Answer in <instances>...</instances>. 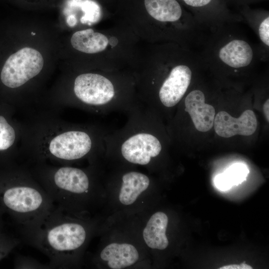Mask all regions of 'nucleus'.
<instances>
[{"mask_svg": "<svg viewBox=\"0 0 269 269\" xmlns=\"http://www.w3.org/2000/svg\"><path fill=\"white\" fill-rule=\"evenodd\" d=\"M43 64L39 51L30 47L23 48L6 60L0 74L1 81L10 88L19 87L37 76Z\"/></svg>", "mask_w": 269, "mask_h": 269, "instance_id": "obj_9", "label": "nucleus"}, {"mask_svg": "<svg viewBox=\"0 0 269 269\" xmlns=\"http://www.w3.org/2000/svg\"><path fill=\"white\" fill-rule=\"evenodd\" d=\"M99 257L110 268L122 269L135 264L138 260L139 254L132 244L113 243L106 246Z\"/></svg>", "mask_w": 269, "mask_h": 269, "instance_id": "obj_13", "label": "nucleus"}, {"mask_svg": "<svg viewBox=\"0 0 269 269\" xmlns=\"http://www.w3.org/2000/svg\"><path fill=\"white\" fill-rule=\"evenodd\" d=\"M239 13L256 34L262 62L269 58V13L264 9H253L249 5L238 7Z\"/></svg>", "mask_w": 269, "mask_h": 269, "instance_id": "obj_12", "label": "nucleus"}, {"mask_svg": "<svg viewBox=\"0 0 269 269\" xmlns=\"http://www.w3.org/2000/svg\"><path fill=\"white\" fill-rule=\"evenodd\" d=\"M44 136L41 147L30 153L37 163L50 161L55 165H70L87 159L92 164L105 156L104 138L111 131L100 125L68 124Z\"/></svg>", "mask_w": 269, "mask_h": 269, "instance_id": "obj_4", "label": "nucleus"}, {"mask_svg": "<svg viewBox=\"0 0 269 269\" xmlns=\"http://www.w3.org/2000/svg\"><path fill=\"white\" fill-rule=\"evenodd\" d=\"M228 3L230 4H233L238 7L249 5L250 4L254 3L256 2H260L264 0H226Z\"/></svg>", "mask_w": 269, "mask_h": 269, "instance_id": "obj_22", "label": "nucleus"}, {"mask_svg": "<svg viewBox=\"0 0 269 269\" xmlns=\"http://www.w3.org/2000/svg\"><path fill=\"white\" fill-rule=\"evenodd\" d=\"M67 23L70 26H73L76 23V19L73 16H70L67 19Z\"/></svg>", "mask_w": 269, "mask_h": 269, "instance_id": "obj_25", "label": "nucleus"}, {"mask_svg": "<svg viewBox=\"0 0 269 269\" xmlns=\"http://www.w3.org/2000/svg\"><path fill=\"white\" fill-rule=\"evenodd\" d=\"M237 24H224L209 31L198 51L205 69L238 74L262 62L257 44L251 42Z\"/></svg>", "mask_w": 269, "mask_h": 269, "instance_id": "obj_5", "label": "nucleus"}, {"mask_svg": "<svg viewBox=\"0 0 269 269\" xmlns=\"http://www.w3.org/2000/svg\"><path fill=\"white\" fill-rule=\"evenodd\" d=\"M205 100L204 91L197 88L190 91L184 101V110L189 115L195 128L201 132L211 129L215 116L214 107L206 103Z\"/></svg>", "mask_w": 269, "mask_h": 269, "instance_id": "obj_11", "label": "nucleus"}, {"mask_svg": "<svg viewBox=\"0 0 269 269\" xmlns=\"http://www.w3.org/2000/svg\"><path fill=\"white\" fill-rule=\"evenodd\" d=\"M249 172L246 165L239 163L234 164L216 177L215 184L221 190H227L232 186L237 185L244 181Z\"/></svg>", "mask_w": 269, "mask_h": 269, "instance_id": "obj_17", "label": "nucleus"}, {"mask_svg": "<svg viewBox=\"0 0 269 269\" xmlns=\"http://www.w3.org/2000/svg\"><path fill=\"white\" fill-rule=\"evenodd\" d=\"M168 222L167 216L157 212L149 218L143 230L142 236L146 245L151 249L163 250L169 244L166 235Z\"/></svg>", "mask_w": 269, "mask_h": 269, "instance_id": "obj_15", "label": "nucleus"}, {"mask_svg": "<svg viewBox=\"0 0 269 269\" xmlns=\"http://www.w3.org/2000/svg\"><path fill=\"white\" fill-rule=\"evenodd\" d=\"M15 269H51L49 264H44L32 258L18 255L15 259L14 262Z\"/></svg>", "mask_w": 269, "mask_h": 269, "instance_id": "obj_20", "label": "nucleus"}, {"mask_svg": "<svg viewBox=\"0 0 269 269\" xmlns=\"http://www.w3.org/2000/svg\"><path fill=\"white\" fill-rule=\"evenodd\" d=\"M216 133L221 137L228 138L235 135L248 136L253 134L257 127L255 113L250 110L244 111L238 118L225 111H220L214 118Z\"/></svg>", "mask_w": 269, "mask_h": 269, "instance_id": "obj_10", "label": "nucleus"}, {"mask_svg": "<svg viewBox=\"0 0 269 269\" xmlns=\"http://www.w3.org/2000/svg\"><path fill=\"white\" fill-rule=\"evenodd\" d=\"M31 34H32V35H35V33H33V32H31Z\"/></svg>", "mask_w": 269, "mask_h": 269, "instance_id": "obj_28", "label": "nucleus"}, {"mask_svg": "<svg viewBox=\"0 0 269 269\" xmlns=\"http://www.w3.org/2000/svg\"><path fill=\"white\" fill-rule=\"evenodd\" d=\"M117 39L115 37H112L111 39V44L112 46L116 45L118 43V40L115 41V40Z\"/></svg>", "mask_w": 269, "mask_h": 269, "instance_id": "obj_26", "label": "nucleus"}, {"mask_svg": "<svg viewBox=\"0 0 269 269\" xmlns=\"http://www.w3.org/2000/svg\"><path fill=\"white\" fill-rule=\"evenodd\" d=\"M55 208L31 170L21 166L0 173V208L20 226L22 235L37 227Z\"/></svg>", "mask_w": 269, "mask_h": 269, "instance_id": "obj_3", "label": "nucleus"}, {"mask_svg": "<svg viewBox=\"0 0 269 269\" xmlns=\"http://www.w3.org/2000/svg\"><path fill=\"white\" fill-rule=\"evenodd\" d=\"M122 128L105 137V156L125 163L149 166L163 150L156 114L142 104L128 113Z\"/></svg>", "mask_w": 269, "mask_h": 269, "instance_id": "obj_1", "label": "nucleus"}, {"mask_svg": "<svg viewBox=\"0 0 269 269\" xmlns=\"http://www.w3.org/2000/svg\"><path fill=\"white\" fill-rule=\"evenodd\" d=\"M55 209L37 227L23 234L24 240L46 255L51 269H67L77 264L89 237V226Z\"/></svg>", "mask_w": 269, "mask_h": 269, "instance_id": "obj_2", "label": "nucleus"}, {"mask_svg": "<svg viewBox=\"0 0 269 269\" xmlns=\"http://www.w3.org/2000/svg\"><path fill=\"white\" fill-rule=\"evenodd\" d=\"M82 6L85 15L81 18L83 23H91L98 21L101 15V9L99 5L91 0H85Z\"/></svg>", "mask_w": 269, "mask_h": 269, "instance_id": "obj_19", "label": "nucleus"}, {"mask_svg": "<svg viewBox=\"0 0 269 269\" xmlns=\"http://www.w3.org/2000/svg\"><path fill=\"white\" fill-rule=\"evenodd\" d=\"M73 93L72 107L99 114L128 113L141 104L131 95L118 93L110 78L97 73L77 76L74 81Z\"/></svg>", "mask_w": 269, "mask_h": 269, "instance_id": "obj_7", "label": "nucleus"}, {"mask_svg": "<svg viewBox=\"0 0 269 269\" xmlns=\"http://www.w3.org/2000/svg\"><path fill=\"white\" fill-rule=\"evenodd\" d=\"M19 243L18 239L0 231V261L6 257Z\"/></svg>", "mask_w": 269, "mask_h": 269, "instance_id": "obj_21", "label": "nucleus"}, {"mask_svg": "<svg viewBox=\"0 0 269 269\" xmlns=\"http://www.w3.org/2000/svg\"><path fill=\"white\" fill-rule=\"evenodd\" d=\"M72 46L81 52L93 54L104 50L109 43L108 38L102 33L89 28L76 31L71 38Z\"/></svg>", "mask_w": 269, "mask_h": 269, "instance_id": "obj_16", "label": "nucleus"}, {"mask_svg": "<svg viewBox=\"0 0 269 269\" xmlns=\"http://www.w3.org/2000/svg\"><path fill=\"white\" fill-rule=\"evenodd\" d=\"M204 69L198 51L185 48L158 86L156 96L146 107L155 114L160 108L169 109L174 107L186 94L194 76Z\"/></svg>", "mask_w": 269, "mask_h": 269, "instance_id": "obj_8", "label": "nucleus"}, {"mask_svg": "<svg viewBox=\"0 0 269 269\" xmlns=\"http://www.w3.org/2000/svg\"><path fill=\"white\" fill-rule=\"evenodd\" d=\"M17 136L14 127L4 116L0 115V152L10 149L15 143Z\"/></svg>", "mask_w": 269, "mask_h": 269, "instance_id": "obj_18", "label": "nucleus"}, {"mask_svg": "<svg viewBox=\"0 0 269 269\" xmlns=\"http://www.w3.org/2000/svg\"><path fill=\"white\" fill-rule=\"evenodd\" d=\"M264 113L265 117L269 122V99H268L265 102L263 106Z\"/></svg>", "mask_w": 269, "mask_h": 269, "instance_id": "obj_24", "label": "nucleus"}, {"mask_svg": "<svg viewBox=\"0 0 269 269\" xmlns=\"http://www.w3.org/2000/svg\"><path fill=\"white\" fill-rule=\"evenodd\" d=\"M55 207L77 216L92 201L95 179L91 169L38 163L31 170Z\"/></svg>", "mask_w": 269, "mask_h": 269, "instance_id": "obj_6", "label": "nucleus"}, {"mask_svg": "<svg viewBox=\"0 0 269 269\" xmlns=\"http://www.w3.org/2000/svg\"><path fill=\"white\" fill-rule=\"evenodd\" d=\"M120 179L121 187L119 199L125 205L134 203L150 184V179L146 174L133 170H125L122 172Z\"/></svg>", "mask_w": 269, "mask_h": 269, "instance_id": "obj_14", "label": "nucleus"}, {"mask_svg": "<svg viewBox=\"0 0 269 269\" xmlns=\"http://www.w3.org/2000/svg\"><path fill=\"white\" fill-rule=\"evenodd\" d=\"M220 269H252L253 268L245 264L242 263L240 265H230L225 266L219 268Z\"/></svg>", "mask_w": 269, "mask_h": 269, "instance_id": "obj_23", "label": "nucleus"}, {"mask_svg": "<svg viewBox=\"0 0 269 269\" xmlns=\"http://www.w3.org/2000/svg\"><path fill=\"white\" fill-rule=\"evenodd\" d=\"M2 213H3L2 211H1V210L0 208V231H2V223L1 215H2Z\"/></svg>", "mask_w": 269, "mask_h": 269, "instance_id": "obj_27", "label": "nucleus"}]
</instances>
